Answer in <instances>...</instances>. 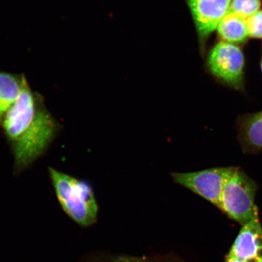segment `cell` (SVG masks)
<instances>
[{
    "label": "cell",
    "instance_id": "cell-3",
    "mask_svg": "<svg viewBox=\"0 0 262 262\" xmlns=\"http://www.w3.org/2000/svg\"><path fill=\"white\" fill-rule=\"evenodd\" d=\"M258 185L243 170L237 167L223 190L218 208L242 226L258 212L255 205Z\"/></svg>",
    "mask_w": 262,
    "mask_h": 262
},
{
    "label": "cell",
    "instance_id": "cell-12",
    "mask_svg": "<svg viewBox=\"0 0 262 262\" xmlns=\"http://www.w3.org/2000/svg\"><path fill=\"white\" fill-rule=\"evenodd\" d=\"M260 0H232L228 9L246 19L260 11Z\"/></svg>",
    "mask_w": 262,
    "mask_h": 262
},
{
    "label": "cell",
    "instance_id": "cell-10",
    "mask_svg": "<svg viewBox=\"0 0 262 262\" xmlns=\"http://www.w3.org/2000/svg\"><path fill=\"white\" fill-rule=\"evenodd\" d=\"M81 262H185L174 254L134 256L123 254L98 253L84 258Z\"/></svg>",
    "mask_w": 262,
    "mask_h": 262
},
{
    "label": "cell",
    "instance_id": "cell-11",
    "mask_svg": "<svg viewBox=\"0 0 262 262\" xmlns=\"http://www.w3.org/2000/svg\"><path fill=\"white\" fill-rule=\"evenodd\" d=\"M217 31L221 37L228 42H241L248 37L246 18L228 11L219 23Z\"/></svg>",
    "mask_w": 262,
    "mask_h": 262
},
{
    "label": "cell",
    "instance_id": "cell-13",
    "mask_svg": "<svg viewBox=\"0 0 262 262\" xmlns=\"http://www.w3.org/2000/svg\"><path fill=\"white\" fill-rule=\"evenodd\" d=\"M248 37L262 38V11L246 19Z\"/></svg>",
    "mask_w": 262,
    "mask_h": 262
},
{
    "label": "cell",
    "instance_id": "cell-4",
    "mask_svg": "<svg viewBox=\"0 0 262 262\" xmlns=\"http://www.w3.org/2000/svg\"><path fill=\"white\" fill-rule=\"evenodd\" d=\"M237 167H217L192 172H173L175 183L218 208L223 190Z\"/></svg>",
    "mask_w": 262,
    "mask_h": 262
},
{
    "label": "cell",
    "instance_id": "cell-1",
    "mask_svg": "<svg viewBox=\"0 0 262 262\" xmlns=\"http://www.w3.org/2000/svg\"><path fill=\"white\" fill-rule=\"evenodd\" d=\"M0 125L11 145L16 172L27 168L43 155L58 128L42 97L31 90L26 78L17 100Z\"/></svg>",
    "mask_w": 262,
    "mask_h": 262
},
{
    "label": "cell",
    "instance_id": "cell-8",
    "mask_svg": "<svg viewBox=\"0 0 262 262\" xmlns=\"http://www.w3.org/2000/svg\"><path fill=\"white\" fill-rule=\"evenodd\" d=\"M236 126L242 151L247 155H255L261 151L262 111L239 117Z\"/></svg>",
    "mask_w": 262,
    "mask_h": 262
},
{
    "label": "cell",
    "instance_id": "cell-7",
    "mask_svg": "<svg viewBox=\"0 0 262 262\" xmlns=\"http://www.w3.org/2000/svg\"><path fill=\"white\" fill-rule=\"evenodd\" d=\"M228 255L244 260L262 259V226L258 212L242 225Z\"/></svg>",
    "mask_w": 262,
    "mask_h": 262
},
{
    "label": "cell",
    "instance_id": "cell-5",
    "mask_svg": "<svg viewBox=\"0 0 262 262\" xmlns=\"http://www.w3.org/2000/svg\"><path fill=\"white\" fill-rule=\"evenodd\" d=\"M208 64L212 73L235 88H239L243 79L244 57L236 46L221 41L210 52Z\"/></svg>",
    "mask_w": 262,
    "mask_h": 262
},
{
    "label": "cell",
    "instance_id": "cell-6",
    "mask_svg": "<svg viewBox=\"0 0 262 262\" xmlns=\"http://www.w3.org/2000/svg\"><path fill=\"white\" fill-rule=\"evenodd\" d=\"M232 0H188L196 29L202 37L217 29Z\"/></svg>",
    "mask_w": 262,
    "mask_h": 262
},
{
    "label": "cell",
    "instance_id": "cell-2",
    "mask_svg": "<svg viewBox=\"0 0 262 262\" xmlns=\"http://www.w3.org/2000/svg\"><path fill=\"white\" fill-rule=\"evenodd\" d=\"M49 172L59 204L69 217L83 228L96 224L98 206L89 183L54 168H49Z\"/></svg>",
    "mask_w": 262,
    "mask_h": 262
},
{
    "label": "cell",
    "instance_id": "cell-14",
    "mask_svg": "<svg viewBox=\"0 0 262 262\" xmlns=\"http://www.w3.org/2000/svg\"><path fill=\"white\" fill-rule=\"evenodd\" d=\"M225 262H262V259H252L244 260L238 259V258L229 256V255H228L227 258H226Z\"/></svg>",
    "mask_w": 262,
    "mask_h": 262
},
{
    "label": "cell",
    "instance_id": "cell-15",
    "mask_svg": "<svg viewBox=\"0 0 262 262\" xmlns=\"http://www.w3.org/2000/svg\"><path fill=\"white\" fill-rule=\"evenodd\" d=\"M261 71H262V61H261Z\"/></svg>",
    "mask_w": 262,
    "mask_h": 262
},
{
    "label": "cell",
    "instance_id": "cell-9",
    "mask_svg": "<svg viewBox=\"0 0 262 262\" xmlns=\"http://www.w3.org/2000/svg\"><path fill=\"white\" fill-rule=\"evenodd\" d=\"M25 75L0 71V123L17 100L24 86Z\"/></svg>",
    "mask_w": 262,
    "mask_h": 262
}]
</instances>
